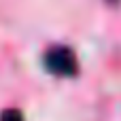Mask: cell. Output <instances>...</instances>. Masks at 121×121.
Masks as SVG:
<instances>
[{"instance_id": "obj_1", "label": "cell", "mask_w": 121, "mask_h": 121, "mask_svg": "<svg viewBox=\"0 0 121 121\" xmlns=\"http://www.w3.org/2000/svg\"><path fill=\"white\" fill-rule=\"evenodd\" d=\"M45 66L49 72L57 74V77H72L77 74L79 66H77V57L74 53L68 49V47H51L47 53H45Z\"/></svg>"}, {"instance_id": "obj_2", "label": "cell", "mask_w": 121, "mask_h": 121, "mask_svg": "<svg viewBox=\"0 0 121 121\" xmlns=\"http://www.w3.org/2000/svg\"><path fill=\"white\" fill-rule=\"evenodd\" d=\"M0 121H23V117H21V113L17 108H9V111H4L0 115Z\"/></svg>"}]
</instances>
